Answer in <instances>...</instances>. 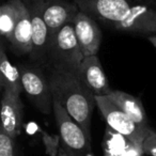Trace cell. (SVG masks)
<instances>
[{
	"label": "cell",
	"mask_w": 156,
	"mask_h": 156,
	"mask_svg": "<svg viewBox=\"0 0 156 156\" xmlns=\"http://www.w3.org/2000/svg\"><path fill=\"white\" fill-rule=\"evenodd\" d=\"M95 20L125 32L156 34V11L135 0H74Z\"/></svg>",
	"instance_id": "obj_1"
},
{
	"label": "cell",
	"mask_w": 156,
	"mask_h": 156,
	"mask_svg": "<svg viewBox=\"0 0 156 156\" xmlns=\"http://www.w3.org/2000/svg\"><path fill=\"white\" fill-rule=\"evenodd\" d=\"M52 98L59 103L72 118L81 126L91 140L90 127L95 96L81 83L76 74L50 69L48 75Z\"/></svg>",
	"instance_id": "obj_2"
},
{
	"label": "cell",
	"mask_w": 156,
	"mask_h": 156,
	"mask_svg": "<svg viewBox=\"0 0 156 156\" xmlns=\"http://www.w3.org/2000/svg\"><path fill=\"white\" fill-rule=\"evenodd\" d=\"M85 59L74 31L73 23L65 25L49 37L47 66L49 69L76 74Z\"/></svg>",
	"instance_id": "obj_3"
},
{
	"label": "cell",
	"mask_w": 156,
	"mask_h": 156,
	"mask_svg": "<svg viewBox=\"0 0 156 156\" xmlns=\"http://www.w3.org/2000/svg\"><path fill=\"white\" fill-rule=\"evenodd\" d=\"M22 75V83L26 95L34 107L44 115L52 112L54 98L48 76L44 74L42 66L34 63L18 64Z\"/></svg>",
	"instance_id": "obj_4"
},
{
	"label": "cell",
	"mask_w": 156,
	"mask_h": 156,
	"mask_svg": "<svg viewBox=\"0 0 156 156\" xmlns=\"http://www.w3.org/2000/svg\"><path fill=\"white\" fill-rule=\"evenodd\" d=\"M52 113L61 137V144L72 156H87L91 151V140L81 126L54 100Z\"/></svg>",
	"instance_id": "obj_5"
},
{
	"label": "cell",
	"mask_w": 156,
	"mask_h": 156,
	"mask_svg": "<svg viewBox=\"0 0 156 156\" xmlns=\"http://www.w3.org/2000/svg\"><path fill=\"white\" fill-rule=\"evenodd\" d=\"M95 102L105 121L108 124V127L123 135L130 142L141 147L150 127L143 128L135 123L119 106H117L109 98V96H95Z\"/></svg>",
	"instance_id": "obj_6"
},
{
	"label": "cell",
	"mask_w": 156,
	"mask_h": 156,
	"mask_svg": "<svg viewBox=\"0 0 156 156\" xmlns=\"http://www.w3.org/2000/svg\"><path fill=\"white\" fill-rule=\"evenodd\" d=\"M30 13L32 26V50L29 55L31 62L44 67L47 66V50L49 32L42 13V0H23Z\"/></svg>",
	"instance_id": "obj_7"
},
{
	"label": "cell",
	"mask_w": 156,
	"mask_h": 156,
	"mask_svg": "<svg viewBox=\"0 0 156 156\" xmlns=\"http://www.w3.org/2000/svg\"><path fill=\"white\" fill-rule=\"evenodd\" d=\"M74 31L83 56H96L102 44L103 33L96 20L87 13L80 11L73 20Z\"/></svg>",
	"instance_id": "obj_8"
},
{
	"label": "cell",
	"mask_w": 156,
	"mask_h": 156,
	"mask_svg": "<svg viewBox=\"0 0 156 156\" xmlns=\"http://www.w3.org/2000/svg\"><path fill=\"white\" fill-rule=\"evenodd\" d=\"M79 80L94 96H108L113 91L98 56L86 57L76 73Z\"/></svg>",
	"instance_id": "obj_9"
},
{
	"label": "cell",
	"mask_w": 156,
	"mask_h": 156,
	"mask_svg": "<svg viewBox=\"0 0 156 156\" xmlns=\"http://www.w3.org/2000/svg\"><path fill=\"white\" fill-rule=\"evenodd\" d=\"M78 12L79 8L75 1L42 0V13L49 32V37L65 25L73 23Z\"/></svg>",
	"instance_id": "obj_10"
},
{
	"label": "cell",
	"mask_w": 156,
	"mask_h": 156,
	"mask_svg": "<svg viewBox=\"0 0 156 156\" xmlns=\"http://www.w3.org/2000/svg\"><path fill=\"white\" fill-rule=\"evenodd\" d=\"M23 108L24 106L20 96L9 91H2L0 129L14 139H17L22 130Z\"/></svg>",
	"instance_id": "obj_11"
},
{
	"label": "cell",
	"mask_w": 156,
	"mask_h": 156,
	"mask_svg": "<svg viewBox=\"0 0 156 156\" xmlns=\"http://www.w3.org/2000/svg\"><path fill=\"white\" fill-rule=\"evenodd\" d=\"M25 3V2H24ZM10 45L13 52L17 56L30 55L32 50V26H31L30 13L26 5L22 12V15L15 27Z\"/></svg>",
	"instance_id": "obj_12"
},
{
	"label": "cell",
	"mask_w": 156,
	"mask_h": 156,
	"mask_svg": "<svg viewBox=\"0 0 156 156\" xmlns=\"http://www.w3.org/2000/svg\"><path fill=\"white\" fill-rule=\"evenodd\" d=\"M108 96L135 123L143 128L150 127L147 123V113L138 98H135L126 92L119 91V90H113Z\"/></svg>",
	"instance_id": "obj_13"
},
{
	"label": "cell",
	"mask_w": 156,
	"mask_h": 156,
	"mask_svg": "<svg viewBox=\"0 0 156 156\" xmlns=\"http://www.w3.org/2000/svg\"><path fill=\"white\" fill-rule=\"evenodd\" d=\"M0 87L2 91H9L17 96L24 90L18 65L9 60L3 47L0 50Z\"/></svg>",
	"instance_id": "obj_14"
},
{
	"label": "cell",
	"mask_w": 156,
	"mask_h": 156,
	"mask_svg": "<svg viewBox=\"0 0 156 156\" xmlns=\"http://www.w3.org/2000/svg\"><path fill=\"white\" fill-rule=\"evenodd\" d=\"M25 3L23 0H9L0 8V33L10 42L22 15Z\"/></svg>",
	"instance_id": "obj_15"
},
{
	"label": "cell",
	"mask_w": 156,
	"mask_h": 156,
	"mask_svg": "<svg viewBox=\"0 0 156 156\" xmlns=\"http://www.w3.org/2000/svg\"><path fill=\"white\" fill-rule=\"evenodd\" d=\"M129 143L130 141L126 137H124L123 135L115 132L110 127L107 128L104 140L105 154L122 156L124 152L126 151Z\"/></svg>",
	"instance_id": "obj_16"
},
{
	"label": "cell",
	"mask_w": 156,
	"mask_h": 156,
	"mask_svg": "<svg viewBox=\"0 0 156 156\" xmlns=\"http://www.w3.org/2000/svg\"><path fill=\"white\" fill-rule=\"evenodd\" d=\"M0 156H20L16 139L0 129Z\"/></svg>",
	"instance_id": "obj_17"
},
{
	"label": "cell",
	"mask_w": 156,
	"mask_h": 156,
	"mask_svg": "<svg viewBox=\"0 0 156 156\" xmlns=\"http://www.w3.org/2000/svg\"><path fill=\"white\" fill-rule=\"evenodd\" d=\"M42 139L45 145V151L48 156H57L61 147V137L49 135L46 132H42Z\"/></svg>",
	"instance_id": "obj_18"
},
{
	"label": "cell",
	"mask_w": 156,
	"mask_h": 156,
	"mask_svg": "<svg viewBox=\"0 0 156 156\" xmlns=\"http://www.w3.org/2000/svg\"><path fill=\"white\" fill-rule=\"evenodd\" d=\"M143 154L145 156H156V130L150 127L142 141Z\"/></svg>",
	"instance_id": "obj_19"
},
{
	"label": "cell",
	"mask_w": 156,
	"mask_h": 156,
	"mask_svg": "<svg viewBox=\"0 0 156 156\" xmlns=\"http://www.w3.org/2000/svg\"><path fill=\"white\" fill-rule=\"evenodd\" d=\"M143 151H142V147L140 145H137L135 143L130 142L128 144L127 149L126 151L124 152V154L122 156H143Z\"/></svg>",
	"instance_id": "obj_20"
},
{
	"label": "cell",
	"mask_w": 156,
	"mask_h": 156,
	"mask_svg": "<svg viewBox=\"0 0 156 156\" xmlns=\"http://www.w3.org/2000/svg\"><path fill=\"white\" fill-rule=\"evenodd\" d=\"M135 1L140 3V5H147V7L151 8V9L156 11V0H135Z\"/></svg>",
	"instance_id": "obj_21"
},
{
	"label": "cell",
	"mask_w": 156,
	"mask_h": 156,
	"mask_svg": "<svg viewBox=\"0 0 156 156\" xmlns=\"http://www.w3.org/2000/svg\"><path fill=\"white\" fill-rule=\"evenodd\" d=\"M57 156H72V155L64 149V147H63V145L61 144V147H60V150H59V153H58V155H57ZM87 156H93V155L90 153V154H88Z\"/></svg>",
	"instance_id": "obj_22"
},
{
	"label": "cell",
	"mask_w": 156,
	"mask_h": 156,
	"mask_svg": "<svg viewBox=\"0 0 156 156\" xmlns=\"http://www.w3.org/2000/svg\"><path fill=\"white\" fill-rule=\"evenodd\" d=\"M147 41L156 48V34H151V35H147Z\"/></svg>",
	"instance_id": "obj_23"
},
{
	"label": "cell",
	"mask_w": 156,
	"mask_h": 156,
	"mask_svg": "<svg viewBox=\"0 0 156 156\" xmlns=\"http://www.w3.org/2000/svg\"><path fill=\"white\" fill-rule=\"evenodd\" d=\"M105 156H118V155H110V154H105Z\"/></svg>",
	"instance_id": "obj_24"
}]
</instances>
